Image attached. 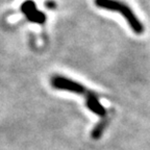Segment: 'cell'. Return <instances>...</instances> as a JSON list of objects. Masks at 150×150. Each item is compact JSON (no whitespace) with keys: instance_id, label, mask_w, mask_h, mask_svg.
Segmentation results:
<instances>
[{"instance_id":"6da1fadb","label":"cell","mask_w":150,"mask_h":150,"mask_svg":"<svg viewBox=\"0 0 150 150\" xmlns=\"http://www.w3.org/2000/svg\"><path fill=\"white\" fill-rule=\"evenodd\" d=\"M95 4L101 8L120 13L125 18L132 31H134L137 35H142L144 33V25L126 3L120 0H95Z\"/></svg>"},{"instance_id":"7a4b0ae2","label":"cell","mask_w":150,"mask_h":150,"mask_svg":"<svg viewBox=\"0 0 150 150\" xmlns=\"http://www.w3.org/2000/svg\"><path fill=\"white\" fill-rule=\"evenodd\" d=\"M51 84H52V87L57 90H65V91L80 94V95H84V96L90 92L87 88L83 87L79 82L74 81V80L70 79V78L59 76V75L53 76V77L51 78Z\"/></svg>"},{"instance_id":"3957f363","label":"cell","mask_w":150,"mask_h":150,"mask_svg":"<svg viewBox=\"0 0 150 150\" xmlns=\"http://www.w3.org/2000/svg\"><path fill=\"white\" fill-rule=\"evenodd\" d=\"M22 11L27 16V18L29 20H31V21L39 22V23H42V22L45 21L44 14L38 12L37 8H35V4L30 0H28V1H26V2H24L22 4Z\"/></svg>"},{"instance_id":"277c9868","label":"cell","mask_w":150,"mask_h":150,"mask_svg":"<svg viewBox=\"0 0 150 150\" xmlns=\"http://www.w3.org/2000/svg\"><path fill=\"white\" fill-rule=\"evenodd\" d=\"M86 100H87V105L90 110H92V112L97 114L100 117H103V116L105 115V108H103L102 104L99 102L97 96L93 92L90 91L86 95Z\"/></svg>"},{"instance_id":"5b68a950","label":"cell","mask_w":150,"mask_h":150,"mask_svg":"<svg viewBox=\"0 0 150 150\" xmlns=\"http://www.w3.org/2000/svg\"><path fill=\"white\" fill-rule=\"evenodd\" d=\"M106 120H103V121L99 122L98 124L96 125V127L94 128L93 132H92V137H93L94 139H99L101 137V134H102L103 130L105 129L106 127Z\"/></svg>"}]
</instances>
